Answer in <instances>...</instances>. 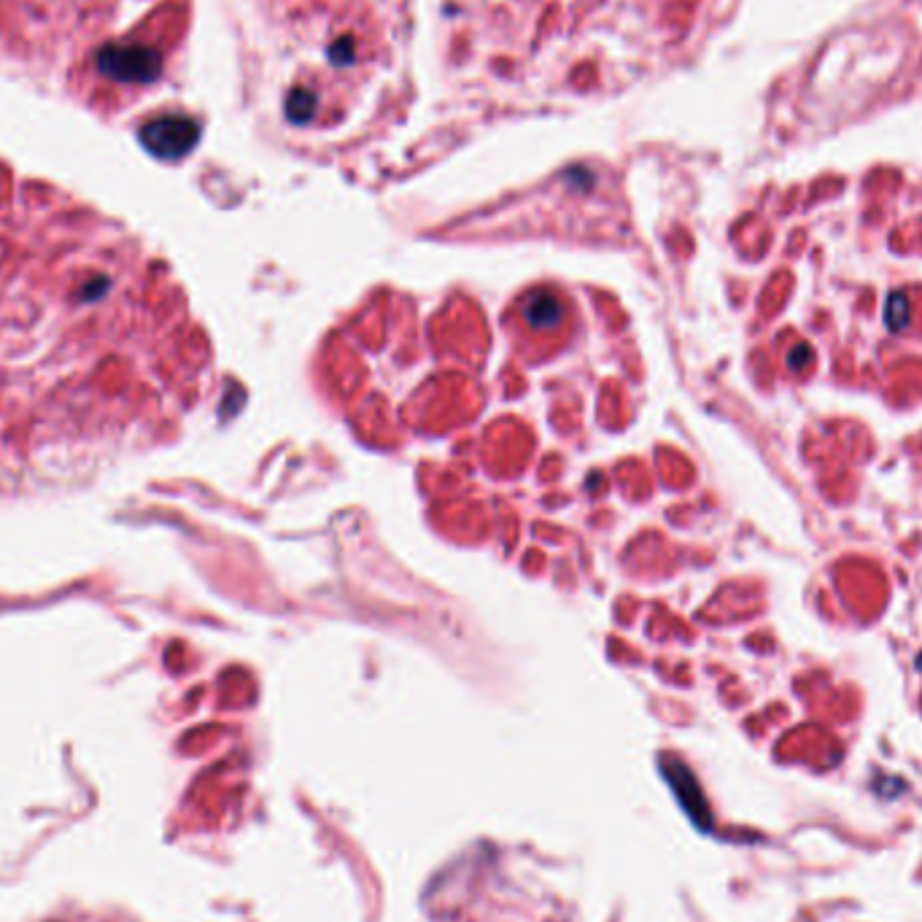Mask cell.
Returning a JSON list of instances; mask_svg holds the SVG:
<instances>
[{"instance_id": "obj_4", "label": "cell", "mask_w": 922, "mask_h": 922, "mask_svg": "<svg viewBox=\"0 0 922 922\" xmlns=\"http://www.w3.org/2000/svg\"><path fill=\"white\" fill-rule=\"evenodd\" d=\"M661 772H664L666 782L672 785L677 798H680V804L685 807V812L696 820V823L707 825V804H704V798H701V790L693 780V774L685 769L683 761H674V758H661Z\"/></svg>"}, {"instance_id": "obj_5", "label": "cell", "mask_w": 922, "mask_h": 922, "mask_svg": "<svg viewBox=\"0 0 922 922\" xmlns=\"http://www.w3.org/2000/svg\"><path fill=\"white\" fill-rule=\"evenodd\" d=\"M567 316V305L553 289H537L526 297L524 319L534 329H556Z\"/></svg>"}, {"instance_id": "obj_7", "label": "cell", "mask_w": 922, "mask_h": 922, "mask_svg": "<svg viewBox=\"0 0 922 922\" xmlns=\"http://www.w3.org/2000/svg\"><path fill=\"white\" fill-rule=\"evenodd\" d=\"M809 362H812V348L809 346H798L793 356H790V367H796V370H801Z\"/></svg>"}, {"instance_id": "obj_2", "label": "cell", "mask_w": 922, "mask_h": 922, "mask_svg": "<svg viewBox=\"0 0 922 922\" xmlns=\"http://www.w3.org/2000/svg\"><path fill=\"white\" fill-rule=\"evenodd\" d=\"M98 71L108 81L116 84H135L146 87L151 81L160 79L162 73V52L149 41H122V44H108L98 54Z\"/></svg>"}, {"instance_id": "obj_3", "label": "cell", "mask_w": 922, "mask_h": 922, "mask_svg": "<svg viewBox=\"0 0 922 922\" xmlns=\"http://www.w3.org/2000/svg\"><path fill=\"white\" fill-rule=\"evenodd\" d=\"M197 138H200L197 122L181 114L157 116L141 127L143 146L162 160H178V157L189 154L195 149Z\"/></svg>"}, {"instance_id": "obj_1", "label": "cell", "mask_w": 922, "mask_h": 922, "mask_svg": "<svg viewBox=\"0 0 922 922\" xmlns=\"http://www.w3.org/2000/svg\"><path fill=\"white\" fill-rule=\"evenodd\" d=\"M397 19L375 0H281L275 17L278 116L300 133L364 116L394 84Z\"/></svg>"}, {"instance_id": "obj_6", "label": "cell", "mask_w": 922, "mask_h": 922, "mask_svg": "<svg viewBox=\"0 0 922 922\" xmlns=\"http://www.w3.org/2000/svg\"><path fill=\"white\" fill-rule=\"evenodd\" d=\"M885 324L890 332H904L909 327V302L904 294H890L885 305Z\"/></svg>"}]
</instances>
